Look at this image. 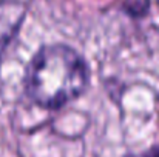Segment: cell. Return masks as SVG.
<instances>
[{
    "label": "cell",
    "instance_id": "6da1fadb",
    "mask_svg": "<svg viewBox=\"0 0 159 157\" xmlns=\"http://www.w3.org/2000/svg\"><path fill=\"white\" fill-rule=\"evenodd\" d=\"M88 83L84 59L70 46H45L26 69V93L37 105L56 109L79 97Z\"/></svg>",
    "mask_w": 159,
    "mask_h": 157
},
{
    "label": "cell",
    "instance_id": "7a4b0ae2",
    "mask_svg": "<svg viewBox=\"0 0 159 157\" xmlns=\"http://www.w3.org/2000/svg\"><path fill=\"white\" fill-rule=\"evenodd\" d=\"M26 8L19 0H0V54L17 34Z\"/></svg>",
    "mask_w": 159,
    "mask_h": 157
},
{
    "label": "cell",
    "instance_id": "3957f363",
    "mask_svg": "<svg viewBox=\"0 0 159 157\" xmlns=\"http://www.w3.org/2000/svg\"><path fill=\"white\" fill-rule=\"evenodd\" d=\"M127 157H159V145L144 151V153H139V154H130Z\"/></svg>",
    "mask_w": 159,
    "mask_h": 157
}]
</instances>
